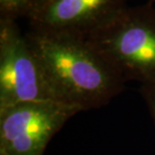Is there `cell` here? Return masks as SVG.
I'll return each instance as SVG.
<instances>
[{
    "instance_id": "6da1fadb",
    "label": "cell",
    "mask_w": 155,
    "mask_h": 155,
    "mask_svg": "<svg viewBox=\"0 0 155 155\" xmlns=\"http://www.w3.org/2000/svg\"><path fill=\"white\" fill-rule=\"evenodd\" d=\"M25 35L60 103L82 112L123 90V78L86 38L32 28Z\"/></svg>"
},
{
    "instance_id": "7a4b0ae2",
    "label": "cell",
    "mask_w": 155,
    "mask_h": 155,
    "mask_svg": "<svg viewBox=\"0 0 155 155\" xmlns=\"http://www.w3.org/2000/svg\"><path fill=\"white\" fill-rule=\"evenodd\" d=\"M86 38L125 82L155 83L154 6H126Z\"/></svg>"
},
{
    "instance_id": "3957f363",
    "label": "cell",
    "mask_w": 155,
    "mask_h": 155,
    "mask_svg": "<svg viewBox=\"0 0 155 155\" xmlns=\"http://www.w3.org/2000/svg\"><path fill=\"white\" fill-rule=\"evenodd\" d=\"M46 101L58 102L26 35L17 21L0 19V112Z\"/></svg>"
},
{
    "instance_id": "277c9868",
    "label": "cell",
    "mask_w": 155,
    "mask_h": 155,
    "mask_svg": "<svg viewBox=\"0 0 155 155\" xmlns=\"http://www.w3.org/2000/svg\"><path fill=\"white\" fill-rule=\"evenodd\" d=\"M79 113L54 101L23 103L0 112V155H42L54 135Z\"/></svg>"
},
{
    "instance_id": "5b68a950",
    "label": "cell",
    "mask_w": 155,
    "mask_h": 155,
    "mask_svg": "<svg viewBox=\"0 0 155 155\" xmlns=\"http://www.w3.org/2000/svg\"><path fill=\"white\" fill-rule=\"evenodd\" d=\"M126 7V0H42L28 17L30 28L87 38Z\"/></svg>"
},
{
    "instance_id": "8992f818",
    "label": "cell",
    "mask_w": 155,
    "mask_h": 155,
    "mask_svg": "<svg viewBox=\"0 0 155 155\" xmlns=\"http://www.w3.org/2000/svg\"><path fill=\"white\" fill-rule=\"evenodd\" d=\"M42 0H0V19L17 21L31 15Z\"/></svg>"
},
{
    "instance_id": "52a82bcc",
    "label": "cell",
    "mask_w": 155,
    "mask_h": 155,
    "mask_svg": "<svg viewBox=\"0 0 155 155\" xmlns=\"http://www.w3.org/2000/svg\"><path fill=\"white\" fill-rule=\"evenodd\" d=\"M140 93L146 103L148 110L150 111L151 117L155 123V83L141 85Z\"/></svg>"
},
{
    "instance_id": "ba28073f",
    "label": "cell",
    "mask_w": 155,
    "mask_h": 155,
    "mask_svg": "<svg viewBox=\"0 0 155 155\" xmlns=\"http://www.w3.org/2000/svg\"><path fill=\"white\" fill-rule=\"evenodd\" d=\"M152 1H153V2H154V3H155V0H152Z\"/></svg>"
}]
</instances>
